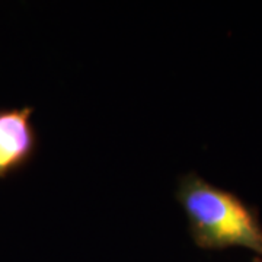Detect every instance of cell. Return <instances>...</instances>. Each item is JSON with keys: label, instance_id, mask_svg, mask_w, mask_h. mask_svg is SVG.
Wrapping results in <instances>:
<instances>
[{"label": "cell", "instance_id": "2", "mask_svg": "<svg viewBox=\"0 0 262 262\" xmlns=\"http://www.w3.org/2000/svg\"><path fill=\"white\" fill-rule=\"evenodd\" d=\"M34 108H0V179L19 172L34 159L37 131L31 122Z\"/></svg>", "mask_w": 262, "mask_h": 262}, {"label": "cell", "instance_id": "1", "mask_svg": "<svg viewBox=\"0 0 262 262\" xmlns=\"http://www.w3.org/2000/svg\"><path fill=\"white\" fill-rule=\"evenodd\" d=\"M177 198L194 244L206 251L241 246L262 256V223L256 208L189 172L179 179Z\"/></svg>", "mask_w": 262, "mask_h": 262}, {"label": "cell", "instance_id": "3", "mask_svg": "<svg viewBox=\"0 0 262 262\" xmlns=\"http://www.w3.org/2000/svg\"><path fill=\"white\" fill-rule=\"evenodd\" d=\"M252 262H262V258H258V256H256V258H253Z\"/></svg>", "mask_w": 262, "mask_h": 262}]
</instances>
